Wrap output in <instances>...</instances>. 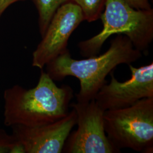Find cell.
Returning <instances> with one entry per match:
<instances>
[{
  "instance_id": "8fae6325",
  "label": "cell",
  "mask_w": 153,
  "mask_h": 153,
  "mask_svg": "<svg viewBox=\"0 0 153 153\" xmlns=\"http://www.w3.org/2000/svg\"><path fill=\"white\" fill-rule=\"evenodd\" d=\"M25 153L22 146L12 134H8L0 129V153Z\"/></svg>"
},
{
  "instance_id": "9c48e42d",
  "label": "cell",
  "mask_w": 153,
  "mask_h": 153,
  "mask_svg": "<svg viewBox=\"0 0 153 153\" xmlns=\"http://www.w3.org/2000/svg\"><path fill=\"white\" fill-rule=\"evenodd\" d=\"M26 1V0H23ZM35 6L38 13L39 33L42 38L44 36L49 22L55 12L69 0H30Z\"/></svg>"
},
{
  "instance_id": "52a82bcc",
  "label": "cell",
  "mask_w": 153,
  "mask_h": 153,
  "mask_svg": "<svg viewBox=\"0 0 153 153\" xmlns=\"http://www.w3.org/2000/svg\"><path fill=\"white\" fill-rule=\"evenodd\" d=\"M131 77L119 82L112 73L111 80L99 90L94 99L102 109H119L129 107L143 98L153 97V63L140 68L128 65Z\"/></svg>"
},
{
  "instance_id": "8992f818",
  "label": "cell",
  "mask_w": 153,
  "mask_h": 153,
  "mask_svg": "<svg viewBox=\"0 0 153 153\" xmlns=\"http://www.w3.org/2000/svg\"><path fill=\"white\" fill-rule=\"evenodd\" d=\"M84 21L81 8L71 0L61 6L33 52V67L43 69L49 62L66 52L72 33Z\"/></svg>"
},
{
  "instance_id": "5b68a950",
  "label": "cell",
  "mask_w": 153,
  "mask_h": 153,
  "mask_svg": "<svg viewBox=\"0 0 153 153\" xmlns=\"http://www.w3.org/2000/svg\"><path fill=\"white\" fill-rule=\"evenodd\" d=\"M76 114L78 128L71 133L62 152L66 153H119L104 130V110L94 99L88 102L69 105Z\"/></svg>"
},
{
  "instance_id": "7c38bea8",
  "label": "cell",
  "mask_w": 153,
  "mask_h": 153,
  "mask_svg": "<svg viewBox=\"0 0 153 153\" xmlns=\"http://www.w3.org/2000/svg\"><path fill=\"white\" fill-rule=\"evenodd\" d=\"M125 1L132 7L138 10L152 8L149 0H125Z\"/></svg>"
},
{
  "instance_id": "277c9868",
  "label": "cell",
  "mask_w": 153,
  "mask_h": 153,
  "mask_svg": "<svg viewBox=\"0 0 153 153\" xmlns=\"http://www.w3.org/2000/svg\"><path fill=\"white\" fill-rule=\"evenodd\" d=\"M103 119L107 137L118 153L122 149L153 153V97L126 108L106 110Z\"/></svg>"
},
{
  "instance_id": "ba28073f",
  "label": "cell",
  "mask_w": 153,
  "mask_h": 153,
  "mask_svg": "<svg viewBox=\"0 0 153 153\" xmlns=\"http://www.w3.org/2000/svg\"><path fill=\"white\" fill-rule=\"evenodd\" d=\"M76 124V111L53 123L36 126H12V135L25 153H61L72 129Z\"/></svg>"
},
{
  "instance_id": "3957f363",
  "label": "cell",
  "mask_w": 153,
  "mask_h": 153,
  "mask_svg": "<svg viewBox=\"0 0 153 153\" xmlns=\"http://www.w3.org/2000/svg\"><path fill=\"white\" fill-rule=\"evenodd\" d=\"M100 19L102 30L91 38L80 42L78 47L85 57L98 55L105 42L114 34H123L135 48L148 55L153 40V9L138 10L125 0H106Z\"/></svg>"
},
{
  "instance_id": "7a4b0ae2",
  "label": "cell",
  "mask_w": 153,
  "mask_h": 153,
  "mask_svg": "<svg viewBox=\"0 0 153 153\" xmlns=\"http://www.w3.org/2000/svg\"><path fill=\"white\" fill-rule=\"evenodd\" d=\"M142 57L126 36L117 34L111 42L108 49L100 55L76 60L69 49L47 64L46 73L55 81L73 76L79 79L80 90L76 94L77 102H88L95 98L101 88L107 83L106 76L120 64L129 65Z\"/></svg>"
},
{
  "instance_id": "6da1fadb",
  "label": "cell",
  "mask_w": 153,
  "mask_h": 153,
  "mask_svg": "<svg viewBox=\"0 0 153 153\" xmlns=\"http://www.w3.org/2000/svg\"><path fill=\"white\" fill-rule=\"evenodd\" d=\"M73 93L68 85L57 86L46 71L41 69L35 88L26 90L16 85L5 90L4 124L36 126L59 120L69 113Z\"/></svg>"
},
{
  "instance_id": "4fadbf2b",
  "label": "cell",
  "mask_w": 153,
  "mask_h": 153,
  "mask_svg": "<svg viewBox=\"0 0 153 153\" xmlns=\"http://www.w3.org/2000/svg\"><path fill=\"white\" fill-rule=\"evenodd\" d=\"M18 1L23 0H0V18L10 6Z\"/></svg>"
},
{
  "instance_id": "30bf717a",
  "label": "cell",
  "mask_w": 153,
  "mask_h": 153,
  "mask_svg": "<svg viewBox=\"0 0 153 153\" xmlns=\"http://www.w3.org/2000/svg\"><path fill=\"white\" fill-rule=\"evenodd\" d=\"M78 6L82 11L85 21L93 22L100 19L106 0H71Z\"/></svg>"
}]
</instances>
